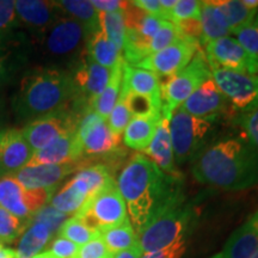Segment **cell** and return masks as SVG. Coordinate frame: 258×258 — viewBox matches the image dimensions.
Returning a JSON list of instances; mask_svg holds the SVG:
<instances>
[{
  "label": "cell",
  "instance_id": "11a10c76",
  "mask_svg": "<svg viewBox=\"0 0 258 258\" xmlns=\"http://www.w3.org/2000/svg\"><path fill=\"white\" fill-rule=\"evenodd\" d=\"M253 25H256V27L258 28V10H257V14L256 16H254V19H253Z\"/></svg>",
  "mask_w": 258,
  "mask_h": 258
},
{
  "label": "cell",
  "instance_id": "4316f807",
  "mask_svg": "<svg viewBox=\"0 0 258 258\" xmlns=\"http://www.w3.org/2000/svg\"><path fill=\"white\" fill-rule=\"evenodd\" d=\"M200 23H201L202 30L200 44L206 46L209 42L227 37L230 34L224 16L214 4V2H201Z\"/></svg>",
  "mask_w": 258,
  "mask_h": 258
},
{
  "label": "cell",
  "instance_id": "f546056e",
  "mask_svg": "<svg viewBox=\"0 0 258 258\" xmlns=\"http://www.w3.org/2000/svg\"><path fill=\"white\" fill-rule=\"evenodd\" d=\"M217 8L224 16L230 34L253 23L257 10L247 8L243 0H219L214 2Z\"/></svg>",
  "mask_w": 258,
  "mask_h": 258
},
{
  "label": "cell",
  "instance_id": "9f6ffc18",
  "mask_svg": "<svg viewBox=\"0 0 258 258\" xmlns=\"http://www.w3.org/2000/svg\"><path fill=\"white\" fill-rule=\"evenodd\" d=\"M251 258H258V250L256 251V252H254V254Z\"/></svg>",
  "mask_w": 258,
  "mask_h": 258
},
{
  "label": "cell",
  "instance_id": "277c9868",
  "mask_svg": "<svg viewBox=\"0 0 258 258\" xmlns=\"http://www.w3.org/2000/svg\"><path fill=\"white\" fill-rule=\"evenodd\" d=\"M192 220V207L185 203L182 189L177 190L137 234L143 253L156 252L185 240Z\"/></svg>",
  "mask_w": 258,
  "mask_h": 258
},
{
  "label": "cell",
  "instance_id": "bcb514c9",
  "mask_svg": "<svg viewBox=\"0 0 258 258\" xmlns=\"http://www.w3.org/2000/svg\"><path fill=\"white\" fill-rule=\"evenodd\" d=\"M79 246L72 241L57 237L50 245L48 252H50L55 258H74L78 252Z\"/></svg>",
  "mask_w": 258,
  "mask_h": 258
},
{
  "label": "cell",
  "instance_id": "30bf717a",
  "mask_svg": "<svg viewBox=\"0 0 258 258\" xmlns=\"http://www.w3.org/2000/svg\"><path fill=\"white\" fill-rule=\"evenodd\" d=\"M80 118L82 116L73 110L64 109L30 121L22 129V133L32 152H35L56 139L76 133Z\"/></svg>",
  "mask_w": 258,
  "mask_h": 258
},
{
  "label": "cell",
  "instance_id": "4dcf8cb0",
  "mask_svg": "<svg viewBox=\"0 0 258 258\" xmlns=\"http://www.w3.org/2000/svg\"><path fill=\"white\" fill-rule=\"evenodd\" d=\"M62 14L78 21L90 35L99 31V12L93 8L91 2L85 0H62L56 2Z\"/></svg>",
  "mask_w": 258,
  "mask_h": 258
},
{
  "label": "cell",
  "instance_id": "ac0fdd59",
  "mask_svg": "<svg viewBox=\"0 0 258 258\" xmlns=\"http://www.w3.org/2000/svg\"><path fill=\"white\" fill-rule=\"evenodd\" d=\"M76 133L61 137L41 150L35 151L27 166L60 165L78 161L83 157V150Z\"/></svg>",
  "mask_w": 258,
  "mask_h": 258
},
{
  "label": "cell",
  "instance_id": "9a60e30c",
  "mask_svg": "<svg viewBox=\"0 0 258 258\" xmlns=\"http://www.w3.org/2000/svg\"><path fill=\"white\" fill-rule=\"evenodd\" d=\"M32 153L22 129L0 131V177L14 175L27 166Z\"/></svg>",
  "mask_w": 258,
  "mask_h": 258
},
{
  "label": "cell",
  "instance_id": "60d3db41",
  "mask_svg": "<svg viewBox=\"0 0 258 258\" xmlns=\"http://www.w3.org/2000/svg\"><path fill=\"white\" fill-rule=\"evenodd\" d=\"M121 91H123V90H121ZM123 92L125 93V99H127V104L129 111L132 114V117H135V116L153 115L161 112L160 110H158L157 106L154 105V103L148 97L137 95V93L132 92Z\"/></svg>",
  "mask_w": 258,
  "mask_h": 258
},
{
  "label": "cell",
  "instance_id": "7402d4cb",
  "mask_svg": "<svg viewBox=\"0 0 258 258\" xmlns=\"http://www.w3.org/2000/svg\"><path fill=\"white\" fill-rule=\"evenodd\" d=\"M144 152L163 172L169 176L177 177V171L175 169V164H173L175 157H173L170 135V117L161 115L152 141Z\"/></svg>",
  "mask_w": 258,
  "mask_h": 258
},
{
  "label": "cell",
  "instance_id": "f5cc1de1",
  "mask_svg": "<svg viewBox=\"0 0 258 258\" xmlns=\"http://www.w3.org/2000/svg\"><path fill=\"white\" fill-rule=\"evenodd\" d=\"M161 8H163L164 11H165V16L167 15V12L171 11L175 5L177 4V0H159Z\"/></svg>",
  "mask_w": 258,
  "mask_h": 258
},
{
  "label": "cell",
  "instance_id": "7dc6e473",
  "mask_svg": "<svg viewBox=\"0 0 258 258\" xmlns=\"http://www.w3.org/2000/svg\"><path fill=\"white\" fill-rule=\"evenodd\" d=\"M186 250L185 240L178 241V243L172 244L165 249L156 251L151 253H143L141 258H180L184 254Z\"/></svg>",
  "mask_w": 258,
  "mask_h": 258
},
{
  "label": "cell",
  "instance_id": "cb8c5ba5",
  "mask_svg": "<svg viewBox=\"0 0 258 258\" xmlns=\"http://www.w3.org/2000/svg\"><path fill=\"white\" fill-rule=\"evenodd\" d=\"M90 198L89 186L78 176H74L50 200V206L62 214H76Z\"/></svg>",
  "mask_w": 258,
  "mask_h": 258
},
{
  "label": "cell",
  "instance_id": "d6986e66",
  "mask_svg": "<svg viewBox=\"0 0 258 258\" xmlns=\"http://www.w3.org/2000/svg\"><path fill=\"white\" fill-rule=\"evenodd\" d=\"M15 9L19 22L42 35L60 17L61 11L56 2L41 0H18L15 2Z\"/></svg>",
  "mask_w": 258,
  "mask_h": 258
},
{
  "label": "cell",
  "instance_id": "d6a6232c",
  "mask_svg": "<svg viewBox=\"0 0 258 258\" xmlns=\"http://www.w3.org/2000/svg\"><path fill=\"white\" fill-rule=\"evenodd\" d=\"M99 29L104 36L115 44L118 50L122 51L127 27L122 12H99Z\"/></svg>",
  "mask_w": 258,
  "mask_h": 258
},
{
  "label": "cell",
  "instance_id": "5bb4252c",
  "mask_svg": "<svg viewBox=\"0 0 258 258\" xmlns=\"http://www.w3.org/2000/svg\"><path fill=\"white\" fill-rule=\"evenodd\" d=\"M112 70L105 69L101 64L96 63L85 54L80 56L78 66L76 67L72 76L74 90H76L77 102H86L91 106V103L96 97L104 91L110 82Z\"/></svg>",
  "mask_w": 258,
  "mask_h": 258
},
{
  "label": "cell",
  "instance_id": "ffe728a7",
  "mask_svg": "<svg viewBox=\"0 0 258 258\" xmlns=\"http://www.w3.org/2000/svg\"><path fill=\"white\" fill-rule=\"evenodd\" d=\"M258 250V211L237 228L225 247L213 258H251Z\"/></svg>",
  "mask_w": 258,
  "mask_h": 258
},
{
  "label": "cell",
  "instance_id": "8fae6325",
  "mask_svg": "<svg viewBox=\"0 0 258 258\" xmlns=\"http://www.w3.org/2000/svg\"><path fill=\"white\" fill-rule=\"evenodd\" d=\"M220 91L240 114L258 109V76L224 69L212 70Z\"/></svg>",
  "mask_w": 258,
  "mask_h": 258
},
{
  "label": "cell",
  "instance_id": "ee69618b",
  "mask_svg": "<svg viewBox=\"0 0 258 258\" xmlns=\"http://www.w3.org/2000/svg\"><path fill=\"white\" fill-rule=\"evenodd\" d=\"M74 258H112V256L98 234L89 243L79 246L78 252Z\"/></svg>",
  "mask_w": 258,
  "mask_h": 258
},
{
  "label": "cell",
  "instance_id": "5b68a950",
  "mask_svg": "<svg viewBox=\"0 0 258 258\" xmlns=\"http://www.w3.org/2000/svg\"><path fill=\"white\" fill-rule=\"evenodd\" d=\"M161 92V115L171 118L172 112L184 103L206 80L212 78V70L200 49L184 70L170 77H158Z\"/></svg>",
  "mask_w": 258,
  "mask_h": 258
},
{
  "label": "cell",
  "instance_id": "816d5d0a",
  "mask_svg": "<svg viewBox=\"0 0 258 258\" xmlns=\"http://www.w3.org/2000/svg\"><path fill=\"white\" fill-rule=\"evenodd\" d=\"M141 256H143V251H141L138 243L135 246L131 247V249L121 251V252L114 254L112 258H141Z\"/></svg>",
  "mask_w": 258,
  "mask_h": 258
},
{
  "label": "cell",
  "instance_id": "d4e9b609",
  "mask_svg": "<svg viewBox=\"0 0 258 258\" xmlns=\"http://www.w3.org/2000/svg\"><path fill=\"white\" fill-rule=\"evenodd\" d=\"M161 118V112L147 116H135L124 129L123 143L135 151H145L151 144Z\"/></svg>",
  "mask_w": 258,
  "mask_h": 258
},
{
  "label": "cell",
  "instance_id": "74e56055",
  "mask_svg": "<svg viewBox=\"0 0 258 258\" xmlns=\"http://www.w3.org/2000/svg\"><path fill=\"white\" fill-rule=\"evenodd\" d=\"M184 37L180 34L178 27L175 23H171L169 21H164L159 30L152 37L150 43V51L151 55L158 51L165 49L171 44L176 43L180 38Z\"/></svg>",
  "mask_w": 258,
  "mask_h": 258
},
{
  "label": "cell",
  "instance_id": "c3c4849f",
  "mask_svg": "<svg viewBox=\"0 0 258 258\" xmlns=\"http://www.w3.org/2000/svg\"><path fill=\"white\" fill-rule=\"evenodd\" d=\"M6 44H0V86L4 85L10 80V77L14 73V62L10 61V51Z\"/></svg>",
  "mask_w": 258,
  "mask_h": 258
},
{
  "label": "cell",
  "instance_id": "7a4b0ae2",
  "mask_svg": "<svg viewBox=\"0 0 258 258\" xmlns=\"http://www.w3.org/2000/svg\"><path fill=\"white\" fill-rule=\"evenodd\" d=\"M178 177L166 175L150 158L137 154L117 177V189L127 206L128 218L137 234L154 213L180 189Z\"/></svg>",
  "mask_w": 258,
  "mask_h": 258
},
{
  "label": "cell",
  "instance_id": "6f0895ef",
  "mask_svg": "<svg viewBox=\"0 0 258 258\" xmlns=\"http://www.w3.org/2000/svg\"><path fill=\"white\" fill-rule=\"evenodd\" d=\"M0 245H3V244H0Z\"/></svg>",
  "mask_w": 258,
  "mask_h": 258
},
{
  "label": "cell",
  "instance_id": "44dd1931",
  "mask_svg": "<svg viewBox=\"0 0 258 258\" xmlns=\"http://www.w3.org/2000/svg\"><path fill=\"white\" fill-rule=\"evenodd\" d=\"M121 90L148 97L157 106L158 110L161 111L160 84L156 73L139 67L129 66L123 62Z\"/></svg>",
  "mask_w": 258,
  "mask_h": 258
},
{
  "label": "cell",
  "instance_id": "7c38bea8",
  "mask_svg": "<svg viewBox=\"0 0 258 258\" xmlns=\"http://www.w3.org/2000/svg\"><path fill=\"white\" fill-rule=\"evenodd\" d=\"M206 59L211 70L224 69L258 76V57L233 37H222L206 44Z\"/></svg>",
  "mask_w": 258,
  "mask_h": 258
},
{
  "label": "cell",
  "instance_id": "681fc988",
  "mask_svg": "<svg viewBox=\"0 0 258 258\" xmlns=\"http://www.w3.org/2000/svg\"><path fill=\"white\" fill-rule=\"evenodd\" d=\"M91 4L98 12H122L127 8L129 2H118V0H92Z\"/></svg>",
  "mask_w": 258,
  "mask_h": 258
},
{
  "label": "cell",
  "instance_id": "484cf974",
  "mask_svg": "<svg viewBox=\"0 0 258 258\" xmlns=\"http://www.w3.org/2000/svg\"><path fill=\"white\" fill-rule=\"evenodd\" d=\"M85 54L96 63L109 70H114L123 62L121 51L104 36L101 30L93 32L89 36L85 46Z\"/></svg>",
  "mask_w": 258,
  "mask_h": 258
},
{
  "label": "cell",
  "instance_id": "2e32d148",
  "mask_svg": "<svg viewBox=\"0 0 258 258\" xmlns=\"http://www.w3.org/2000/svg\"><path fill=\"white\" fill-rule=\"evenodd\" d=\"M77 170H80L78 161L60 165L24 166L12 176L28 190L55 189L61 180Z\"/></svg>",
  "mask_w": 258,
  "mask_h": 258
},
{
  "label": "cell",
  "instance_id": "f907efd6",
  "mask_svg": "<svg viewBox=\"0 0 258 258\" xmlns=\"http://www.w3.org/2000/svg\"><path fill=\"white\" fill-rule=\"evenodd\" d=\"M131 3L134 6H137V8L143 10V11L147 12V14L158 16V17L165 19L166 21L165 11L161 8L159 0H135V2Z\"/></svg>",
  "mask_w": 258,
  "mask_h": 258
},
{
  "label": "cell",
  "instance_id": "3957f363",
  "mask_svg": "<svg viewBox=\"0 0 258 258\" xmlns=\"http://www.w3.org/2000/svg\"><path fill=\"white\" fill-rule=\"evenodd\" d=\"M71 102H77L71 73L40 67L23 77L14 105L22 118L34 121L69 109Z\"/></svg>",
  "mask_w": 258,
  "mask_h": 258
},
{
  "label": "cell",
  "instance_id": "8992f818",
  "mask_svg": "<svg viewBox=\"0 0 258 258\" xmlns=\"http://www.w3.org/2000/svg\"><path fill=\"white\" fill-rule=\"evenodd\" d=\"M218 117L200 118L177 108L170 118V135L173 157L178 164L192 159L202 148Z\"/></svg>",
  "mask_w": 258,
  "mask_h": 258
},
{
  "label": "cell",
  "instance_id": "db71d44e",
  "mask_svg": "<svg viewBox=\"0 0 258 258\" xmlns=\"http://www.w3.org/2000/svg\"><path fill=\"white\" fill-rule=\"evenodd\" d=\"M34 258H55L51 254L50 252H48V251H46V252H42V253H38L35 256Z\"/></svg>",
  "mask_w": 258,
  "mask_h": 258
},
{
  "label": "cell",
  "instance_id": "52a82bcc",
  "mask_svg": "<svg viewBox=\"0 0 258 258\" xmlns=\"http://www.w3.org/2000/svg\"><path fill=\"white\" fill-rule=\"evenodd\" d=\"M74 217L98 233L103 228L120 225L129 219L127 206L115 180L90 198Z\"/></svg>",
  "mask_w": 258,
  "mask_h": 258
},
{
  "label": "cell",
  "instance_id": "4fadbf2b",
  "mask_svg": "<svg viewBox=\"0 0 258 258\" xmlns=\"http://www.w3.org/2000/svg\"><path fill=\"white\" fill-rule=\"evenodd\" d=\"M200 50V43L189 37H182L165 49L147 56L137 66L151 71L158 77H170L184 70Z\"/></svg>",
  "mask_w": 258,
  "mask_h": 258
},
{
  "label": "cell",
  "instance_id": "e0dca14e",
  "mask_svg": "<svg viewBox=\"0 0 258 258\" xmlns=\"http://www.w3.org/2000/svg\"><path fill=\"white\" fill-rule=\"evenodd\" d=\"M227 98L212 77L192 92L180 108L195 117H218L219 112H222L227 108Z\"/></svg>",
  "mask_w": 258,
  "mask_h": 258
},
{
  "label": "cell",
  "instance_id": "f35d334b",
  "mask_svg": "<svg viewBox=\"0 0 258 258\" xmlns=\"http://www.w3.org/2000/svg\"><path fill=\"white\" fill-rule=\"evenodd\" d=\"M15 2L0 0V44L8 43L14 29L18 24Z\"/></svg>",
  "mask_w": 258,
  "mask_h": 258
},
{
  "label": "cell",
  "instance_id": "f1b7e54d",
  "mask_svg": "<svg viewBox=\"0 0 258 258\" xmlns=\"http://www.w3.org/2000/svg\"><path fill=\"white\" fill-rule=\"evenodd\" d=\"M19 240L18 249L16 251L17 258H34L46 246L51 237V231L46 225L38 221H31Z\"/></svg>",
  "mask_w": 258,
  "mask_h": 258
},
{
  "label": "cell",
  "instance_id": "d590c367",
  "mask_svg": "<svg viewBox=\"0 0 258 258\" xmlns=\"http://www.w3.org/2000/svg\"><path fill=\"white\" fill-rule=\"evenodd\" d=\"M30 221L22 220L0 207V244L12 243L19 234L27 230Z\"/></svg>",
  "mask_w": 258,
  "mask_h": 258
},
{
  "label": "cell",
  "instance_id": "6da1fadb",
  "mask_svg": "<svg viewBox=\"0 0 258 258\" xmlns=\"http://www.w3.org/2000/svg\"><path fill=\"white\" fill-rule=\"evenodd\" d=\"M191 171L202 184L224 190L251 188L258 183V151L247 139H221L192 158Z\"/></svg>",
  "mask_w": 258,
  "mask_h": 258
},
{
  "label": "cell",
  "instance_id": "b9f144b4",
  "mask_svg": "<svg viewBox=\"0 0 258 258\" xmlns=\"http://www.w3.org/2000/svg\"><path fill=\"white\" fill-rule=\"evenodd\" d=\"M235 123L240 125L247 141L258 151V109L240 114Z\"/></svg>",
  "mask_w": 258,
  "mask_h": 258
},
{
  "label": "cell",
  "instance_id": "1f68e13d",
  "mask_svg": "<svg viewBox=\"0 0 258 258\" xmlns=\"http://www.w3.org/2000/svg\"><path fill=\"white\" fill-rule=\"evenodd\" d=\"M122 66H123V62L112 70L110 82L106 85L104 91L98 97H96L91 103L92 110L101 116L102 118H104L105 121L108 120L109 115H110V112L118 101V97H120L122 84Z\"/></svg>",
  "mask_w": 258,
  "mask_h": 258
},
{
  "label": "cell",
  "instance_id": "9c48e42d",
  "mask_svg": "<svg viewBox=\"0 0 258 258\" xmlns=\"http://www.w3.org/2000/svg\"><path fill=\"white\" fill-rule=\"evenodd\" d=\"M55 189H25L12 175L0 177V207L22 220H32L36 213L47 206Z\"/></svg>",
  "mask_w": 258,
  "mask_h": 258
},
{
  "label": "cell",
  "instance_id": "ab89813d",
  "mask_svg": "<svg viewBox=\"0 0 258 258\" xmlns=\"http://www.w3.org/2000/svg\"><path fill=\"white\" fill-rule=\"evenodd\" d=\"M200 14H201V2L177 0L175 8L167 12L166 21L177 24L186 19H200Z\"/></svg>",
  "mask_w": 258,
  "mask_h": 258
},
{
  "label": "cell",
  "instance_id": "f6af8a7d",
  "mask_svg": "<svg viewBox=\"0 0 258 258\" xmlns=\"http://www.w3.org/2000/svg\"><path fill=\"white\" fill-rule=\"evenodd\" d=\"M233 35L241 47H244L249 53L258 57V28L251 24L247 27L238 29L233 32Z\"/></svg>",
  "mask_w": 258,
  "mask_h": 258
},
{
  "label": "cell",
  "instance_id": "8d00e7d4",
  "mask_svg": "<svg viewBox=\"0 0 258 258\" xmlns=\"http://www.w3.org/2000/svg\"><path fill=\"white\" fill-rule=\"evenodd\" d=\"M132 120V114L129 111L127 99H125V93L123 91L120 92V97L112 111L109 115L106 123H108L110 131L117 137H121L124 129L127 128L129 122Z\"/></svg>",
  "mask_w": 258,
  "mask_h": 258
},
{
  "label": "cell",
  "instance_id": "ba28073f",
  "mask_svg": "<svg viewBox=\"0 0 258 258\" xmlns=\"http://www.w3.org/2000/svg\"><path fill=\"white\" fill-rule=\"evenodd\" d=\"M44 53L54 59H70L84 53L90 34L76 19L60 16L43 35Z\"/></svg>",
  "mask_w": 258,
  "mask_h": 258
},
{
  "label": "cell",
  "instance_id": "83f0119b",
  "mask_svg": "<svg viewBox=\"0 0 258 258\" xmlns=\"http://www.w3.org/2000/svg\"><path fill=\"white\" fill-rule=\"evenodd\" d=\"M99 237L104 241L111 256L121 252V251L131 249L138 244L137 232L132 226L129 219L120 225L103 228L99 231Z\"/></svg>",
  "mask_w": 258,
  "mask_h": 258
},
{
  "label": "cell",
  "instance_id": "836d02e7",
  "mask_svg": "<svg viewBox=\"0 0 258 258\" xmlns=\"http://www.w3.org/2000/svg\"><path fill=\"white\" fill-rule=\"evenodd\" d=\"M77 176L80 177L88 184L90 198H92L98 191H101L103 188H105L109 183L114 180L110 172H109V169L103 164H95V165L80 167Z\"/></svg>",
  "mask_w": 258,
  "mask_h": 258
},
{
  "label": "cell",
  "instance_id": "e575fe53",
  "mask_svg": "<svg viewBox=\"0 0 258 258\" xmlns=\"http://www.w3.org/2000/svg\"><path fill=\"white\" fill-rule=\"evenodd\" d=\"M99 233L88 227L80 219L73 217L67 219L59 228V237L72 241L78 246L89 243Z\"/></svg>",
  "mask_w": 258,
  "mask_h": 258
},
{
  "label": "cell",
  "instance_id": "7bdbcfd3",
  "mask_svg": "<svg viewBox=\"0 0 258 258\" xmlns=\"http://www.w3.org/2000/svg\"><path fill=\"white\" fill-rule=\"evenodd\" d=\"M67 220V215L62 214V213L57 212L56 209H54L51 206H44L43 208H41L36 214L32 217L31 221H38L42 222L47 226L48 228L53 233L54 231H56L57 228L61 227V225Z\"/></svg>",
  "mask_w": 258,
  "mask_h": 258
},
{
  "label": "cell",
  "instance_id": "603a6c76",
  "mask_svg": "<svg viewBox=\"0 0 258 258\" xmlns=\"http://www.w3.org/2000/svg\"><path fill=\"white\" fill-rule=\"evenodd\" d=\"M76 134L82 146L83 156L106 154L116 150L120 141V137L112 133L105 120H101L86 131L77 132Z\"/></svg>",
  "mask_w": 258,
  "mask_h": 258
}]
</instances>
